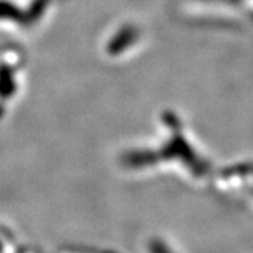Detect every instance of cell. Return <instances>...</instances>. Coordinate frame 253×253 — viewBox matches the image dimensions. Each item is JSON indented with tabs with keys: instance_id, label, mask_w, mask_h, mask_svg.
Segmentation results:
<instances>
[{
	"instance_id": "6da1fadb",
	"label": "cell",
	"mask_w": 253,
	"mask_h": 253,
	"mask_svg": "<svg viewBox=\"0 0 253 253\" xmlns=\"http://www.w3.org/2000/svg\"><path fill=\"white\" fill-rule=\"evenodd\" d=\"M16 90V84L13 81V72L9 66L0 68V96L1 97H10V94Z\"/></svg>"
},
{
	"instance_id": "7a4b0ae2",
	"label": "cell",
	"mask_w": 253,
	"mask_h": 253,
	"mask_svg": "<svg viewBox=\"0 0 253 253\" xmlns=\"http://www.w3.org/2000/svg\"><path fill=\"white\" fill-rule=\"evenodd\" d=\"M132 38H134V31H132L131 28H129V30H128V28L123 30V31H121L117 37H114V40L110 42V54H118V52H121V51L132 41Z\"/></svg>"
},
{
	"instance_id": "3957f363",
	"label": "cell",
	"mask_w": 253,
	"mask_h": 253,
	"mask_svg": "<svg viewBox=\"0 0 253 253\" xmlns=\"http://www.w3.org/2000/svg\"><path fill=\"white\" fill-rule=\"evenodd\" d=\"M0 18L26 23V16L21 13V10L17 9L16 6H13L9 1H4V0H0Z\"/></svg>"
},
{
	"instance_id": "277c9868",
	"label": "cell",
	"mask_w": 253,
	"mask_h": 253,
	"mask_svg": "<svg viewBox=\"0 0 253 253\" xmlns=\"http://www.w3.org/2000/svg\"><path fill=\"white\" fill-rule=\"evenodd\" d=\"M46 4H48V0H36L34 3H33V6H31V9H30V13H28V16L26 17V23H33L34 20L41 16V13L44 11V9L46 7Z\"/></svg>"
}]
</instances>
